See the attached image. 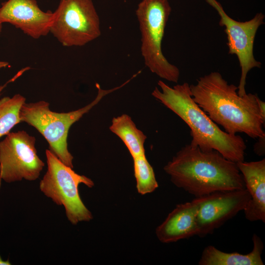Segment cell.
<instances>
[{
    "mask_svg": "<svg viewBox=\"0 0 265 265\" xmlns=\"http://www.w3.org/2000/svg\"><path fill=\"white\" fill-rule=\"evenodd\" d=\"M250 199L243 211L250 221L265 222V159L238 162Z\"/></svg>",
    "mask_w": 265,
    "mask_h": 265,
    "instance_id": "cell-13",
    "label": "cell"
},
{
    "mask_svg": "<svg viewBox=\"0 0 265 265\" xmlns=\"http://www.w3.org/2000/svg\"><path fill=\"white\" fill-rule=\"evenodd\" d=\"M26 100V98L20 94L0 99V138L7 134L15 125L21 122L20 111Z\"/></svg>",
    "mask_w": 265,
    "mask_h": 265,
    "instance_id": "cell-16",
    "label": "cell"
},
{
    "mask_svg": "<svg viewBox=\"0 0 265 265\" xmlns=\"http://www.w3.org/2000/svg\"><path fill=\"white\" fill-rule=\"evenodd\" d=\"M197 212L198 204L194 199L176 205L157 228L156 234L159 240L167 243L197 236Z\"/></svg>",
    "mask_w": 265,
    "mask_h": 265,
    "instance_id": "cell-12",
    "label": "cell"
},
{
    "mask_svg": "<svg viewBox=\"0 0 265 265\" xmlns=\"http://www.w3.org/2000/svg\"><path fill=\"white\" fill-rule=\"evenodd\" d=\"M50 33L64 47H80L98 38L100 19L92 0H60Z\"/></svg>",
    "mask_w": 265,
    "mask_h": 265,
    "instance_id": "cell-7",
    "label": "cell"
},
{
    "mask_svg": "<svg viewBox=\"0 0 265 265\" xmlns=\"http://www.w3.org/2000/svg\"><path fill=\"white\" fill-rule=\"evenodd\" d=\"M250 199L245 188L215 191L195 197L198 204L197 236L212 234L225 222L243 211Z\"/></svg>",
    "mask_w": 265,
    "mask_h": 265,
    "instance_id": "cell-10",
    "label": "cell"
},
{
    "mask_svg": "<svg viewBox=\"0 0 265 265\" xmlns=\"http://www.w3.org/2000/svg\"><path fill=\"white\" fill-rule=\"evenodd\" d=\"M164 170L174 185L195 197L245 188L237 163L216 150L204 151L190 144L182 148Z\"/></svg>",
    "mask_w": 265,
    "mask_h": 265,
    "instance_id": "cell-2",
    "label": "cell"
},
{
    "mask_svg": "<svg viewBox=\"0 0 265 265\" xmlns=\"http://www.w3.org/2000/svg\"><path fill=\"white\" fill-rule=\"evenodd\" d=\"M9 65L8 62L0 61V69L5 68Z\"/></svg>",
    "mask_w": 265,
    "mask_h": 265,
    "instance_id": "cell-21",
    "label": "cell"
},
{
    "mask_svg": "<svg viewBox=\"0 0 265 265\" xmlns=\"http://www.w3.org/2000/svg\"><path fill=\"white\" fill-rule=\"evenodd\" d=\"M258 138V141L254 145V151L256 155L262 156L265 153V135Z\"/></svg>",
    "mask_w": 265,
    "mask_h": 265,
    "instance_id": "cell-18",
    "label": "cell"
},
{
    "mask_svg": "<svg viewBox=\"0 0 265 265\" xmlns=\"http://www.w3.org/2000/svg\"><path fill=\"white\" fill-rule=\"evenodd\" d=\"M109 130L124 142L132 158L145 155L144 143L147 136L138 130L127 114L114 117Z\"/></svg>",
    "mask_w": 265,
    "mask_h": 265,
    "instance_id": "cell-15",
    "label": "cell"
},
{
    "mask_svg": "<svg viewBox=\"0 0 265 265\" xmlns=\"http://www.w3.org/2000/svg\"><path fill=\"white\" fill-rule=\"evenodd\" d=\"M35 141L25 131L6 135L0 141V179L9 183L39 178L45 164L37 154Z\"/></svg>",
    "mask_w": 265,
    "mask_h": 265,
    "instance_id": "cell-8",
    "label": "cell"
},
{
    "mask_svg": "<svg viewBox=\"0 0 265 265\" xmlns=\"http://www.w3.org/2000/svg\"><path fill=\"white\" fill-rule=\"evenodd\" d=\"M136 188L139 193L144 195L153 192L158 187L153 167L145 155L133 158Z\"/></svg>",
    "mask_w": 265,
    "mask_h": 265,
    "instance_id": "cell-17",
    "label": "cell"
},
{
    "mask_svg": "<svg viewBox=\"0 0 265 265\" xmlns=\"http://www.w3.org/2000/svg\"><path fill=\"white\" fill-rule=\"evenodd\" d=\"M108 90L102 89L96 84L98 94L95 99L87 106L68 112H56L50 108V104L45 101L26 103L20 111L22 122H25L35 128L46 139L52 151L63 163L73 168V157L68 149L67 137L71 126L79 120L96 106L102 98L127 83Z\"/></svg>",
    "mask_w": 265,
    "mask_h": 265,
    "instance_id": "cell-4",
    "label": "cell"
},
{
    "mask_svg": "<svg viewBox=\"0 0 265 265\" xmlns=\"http://www.w3.org/2000/svg\"><path fill=\"white\" fill-rule=\"evenodd\" d=\"M258 105L261 116L263 120L265 121V103L261 100L260 98L258 99Z\"/></svg>",
    "mask_w": 265,
    "mask_h": 265,
    "instance_id": "cell-19",
    "label": "cell"
},
{
    "mask_svg": "<svg viewBox=\"0 0 265 265\" xmlns=\"http://www.w3.org/2000/svg\"><path fill=\"white\" fill-rule=\"evenodd\" d=\"M45 154L47 170L39 183L41 191L56 205L64 207L67 219L72 224L91 220L92 214L82 202L78 186L82 183L92 187L94 182L76 173L49 149Z\"/></svg>",
    "mask_w": 265,
    "mask_h": 265,
    "instance_id": "cell-6",
    "label": "cell"
},
{
    "mask_svg": "<svg viewBox=\"0 0 265 265\" xmlns=\"http://www.w3.org/2000/svg\"><path fill=\"white\" fill-rule=\"evenodd\" d=\"M194 102L217 125L231 134L244 133L252 138L265 135L256 94L240 96L238 86L229 84L218 72L200 77L189 85Z\"/></svg>",
    "mask_w": 265,
    "mask_h": 265,
    "instance_id": "cell-1",
    "label": "cell"
},
{
    "mask_svg": "<svg viewBox=\"0 0 265 265\" xmlns=\"http://www.w3.org/2000/svg\"><path fill=\"white\" fill-rule=\"evenodd\" d=\"M171 12L168 0H142L136 10L141 34V52L145 65L166 80L177 83L179 68L163 54L161 43Z\"/></svg>",
    "mask_w": 265,
    "mask_h": 265,
    "instance_id": "cell-5",
    "label": "cell"
},
{
    "mask_svg": "<svg viewBox=\"0 0 265 265\" xmlns=\"http://www.w3.org/2000/svg\"><path fill=\"white\" fill-rule=\"evenodd\" d=\"M11 265L10 263L9 262L8 260L7 261H3L0 257V265Z\"/></svg>",
    "mask_w": 265,
    "mask_h": 265,
    "instance_id": "cell-22",
    "label": "cell"
},
{
    "mask_svg": "<svg viewBox=\"0 0 265 265\" xmlns=\"http://www.w3.org/2000/svg\"><path fill=\"white\" fill-rule=\"evenodd\" d=\"M152 96L178 115L188 126L190 144L204 151L216 150L225 158L238 163L244 161L246 145L239 135L222 130L193 100L187 82L170 87L158 82Z\"/></svg>",
    "mask_w": 265,
    "mask_h": 265,
    "instance_id": "cell-3",
    "label": "cell"
},
{
    "mask_svg": "<svg viewBox=\"0 0 265 265\" xmlns=\"http://www.w3.org/2000/svg\"><path fill=\"white\" fill-rule=\"evenodd\" d=\"M53 12L43 11L36 0H7L0 7V22L9 23L35 39L50 33Z\"/></svg>",
    "mask_w": 265,
    "mask_h": 265,
    "instance_id": "cell-11",
    "label": "cell"
},
{
    "mask_svg": "<svg viewBox=\"0 0 265 265\" xmlns=\"http://www.w3.org/2000/svg\"><path fill=\"white\" fill-rule=\"evenodd\" d=\"M253 248L247 254L238 252L226 253L212 245L206 247L198 262L199 265H263L261 255L264 244L261 238L254 234L252 237Z\"/></svg>",
    "mask_w": 265,
    "mask_h": 265,
    "instance_id": "cell-14",
    "label": "cell"
},
{
    "mask_svg": "<svg viewBox=\"0 0 265 265\" xmlns=\"http://www.w3.org/2000/svg\"><path fill=\"white\" fill-rule=\"evenodd\" d=\"M206 0L219 15V26L225 27L228 53L235 54L238 57L241 68L238 93L242 96L246 94L245 87L248 72L253 68H261L262 65L255 59L253 49L256 33L259 27L264 24L265 15L260 12L249 21H237L227 15L216 0Z\"/></svg>",
    "mask_w": 265,
    "mask_h": 265,
    "instance_id": "cell-9",
    "label": "cell"
},
{
    "mask_svg": "<svg viewBox=\"0 0 265 265\" xmlns=\"http://www.w3.org/2000/svg\"><path fill=\"white\" fill-rule=\"evenodd\" d=\"M2 24L0 22V34L2 30Z\"/></svg>",
    "mask_w": 265,
    "mask_h": 265,
    "instance_id": "cell-23",
    "label": "cell"
},
{
    "mask_svg": "<svg viewBox=\"0 0 265 265\" xmlns=\"http://www.w3.org/2000/svg\"><path fill=\"white\" fill-rule=\"evenodd\" d=\"M21 76V73L19 72H18L12 78H11L10 80L7 81L5 84L0 85V96L1 95V93L2 90L4 89V88L6 86V85L9 83L14 81L16 79H17Z\"/></svg>",
    "mask_w": 265,
    "mask_h": 265,
    "instance_id": "cell-20",
    "label": "cell"
}]
</instances>
